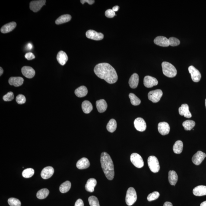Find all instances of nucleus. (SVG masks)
I'll return each instance as SVG.
<instances>
[{"label":"nucleus","mask_w":206,"mask_h":206,"mask_svg":"<svg viewBox=\"0 0 206 206\" xmlns=\"http://www.w3.org/2000/svg\"><path fill=\"white\" fill-rule=\"evenodd\" d=\"M97 183V181L94 178H90L89 179L85 187L86 190L89 192H93Z\"/></svg>","instance_id":"24"},{"label":"nucleus","mask_w":206,"mask_h":206,"mask_svg":"<svg viewBox=\"0 0 206 206\" xmlns=\"http://www.w3.org/2000/svg\"><path fill=\"white\" fill-rule=\"evenodd\" d=\"M86 36L87 38L96 41L102 40L104 38V36L102 33H98L95 31L89 30L86 32Z\"/></svg>","instance_id":"10"},{"label":"nucleus","mask_w":206,"mask_h":206,"mask_svg":"<svg viewBox=\"0 0 206 206\" xmlns=\"http://www.w3.org/2000/svg\"><path fill=\"white\" fill-rule=\"evenodd\" d=\"M206 157L205 153L198 151L193 156L192 160L193 163L196 165H199Z\"/></svg>","instance_id":"13"},{"label":"nucleus","mask_w":206,"mask_h":206,"mask_svg":"<svg viewBox=\"0 0 206 206\" xmlns=\"http://www.w3.org/2000/svg\"><path fill=\"white\" fill-rule=\"evenodd\" d=\"M117 123L116 120L114 119L110 120L106 126V129L110 132H113L116 130Z\"/></svg>","instance_id":"33"},{"label":"nucleus","mask_w":206,"mask_h":206,"mask_svg":"<svg viewBox=\"0 0 206 206\" xmlns=\"http://www.w3.org/2000/svg\"><path fill=\"white\" fill-rule=\"evenodd\" d=\"M160 196V194L157 191H155L150 193L147 197V199L149 201H151L157 199Z\"/></svg>","instance_id":"40"},{"label":"nucleus","mask_w":206,"mask_h":206,"mask_svg":"<svg viewBox=\"0 0 206 206\" xmlns=\"http://www.w3.org/2000/svg\"><path fill=\"white\" fill-rule=\"evenodd\" d=\"M46 2V1L45 0L32 1L30 3V9L33 12H38L43 6L45 5Z\"/></svg>","instance_id":"9"},{"label":"nucleus","mask_w":206,"mask_h":206,"mask_svg":"<svg viewBox=\"0 0 206 206\" xmlns=\"http://www.w3.org/2000/svg\"><path fill=\"white\" fill-rule=\"evenodd\" d=\"M163 206H173V205L172 203L169 201H166L164 203Z\"/></svg>","instance_id":"48"},{"label":"nucleus","mask_w":206,"mask_h":206,"mask_svg":"<svg viewBox=\"0 0 206 206\" xmlns=\"http://www.w3.org/2000/svg\"><path fill=\"white\" fill-rule=\"evenodd\" d=\"M71 16L69 14L64 15L60 16L55 21V23L57 25L63 24L68 22L71 20Z\"/></svg>","instance_id":"30"},{"label":"nucleus","mask_w":206,"mask_h":206,"mask_svg":"<svg viewBox=\"0 0 206 206\" xmlns=\"http://www.w3.org/2000/svg\"><path fill=\"white\" fill-rule=\"evenodd\" d=\"M168 180L171 185H175L178 180L177 174L175 171H169L168 173Z\"/></svg>","instance_id":"28"},{"label":"nucleus","mask_w":206,"mask_h":206,"mask_svg":"<svg viewBox=\"0 0 206 206\" xmlns=\"http://www.w3.org/2000/svg\"><path fill=\"white\" fill-rule=\"evenodd\" d=\"M88 201L90 206H100L98 198L94 196L89 197Z\"/></svg>","instance_id":"38"},{"label":"nucleus","mask_w":206,"mask_h":206,"mask_svg":"<svg viewBox=\"0 0 206 206\" xmlns=\"http://www.w3.org/2000/svg\"><path fill=\"white\" fill-rule=\"evenodd\" d=\"M16 102L19 104H24L26 101L25 97L22 94L18 95L16 99Z\"/></svg>","instance_id":"43"},{"label":"nucleus","mask_w":206,"mask_h":206,"mask_svg":"<svg viewBox=\"0 0 206 206\" xmlns=\"http://www.w3.org/2000/svg\"><path fill=\"white\" fill-rule=\"evenodd\" d=\"M159 132L162 135L165 136L168 134L170 131V126L166 122H160L158 124Z\"/></svg>","instance_id":"14"},{"label":"nucleus","mask_w":206,"mask_h":206,"mask_svg":"<svg viewBox=\"0 0 206 206\" xmlns=\"http://www.w3.org/2000/svg\"><path fill=\"white\" fill-rule=\"evenodd\" d=\"M80 2L83 4H84L85 3L87 2L90 5H92L94 3L95 1H93V0H81V1H80Z\"/></svg>","instance_id":"47"},{"label":"nucleus","mask_w":206,"mask_h":206,"mask_svg":"<svg viewBox=\"0 0 206 206\" xmlns=\"http://www.w3.org/2000/svg\"><path fill=\"white\" fill-rule=\"evenodd\" d=\"M71 183L69 181H67L60 185L59 188L60 192L62 193H65L68 192L70 189Z\"/></svg>","instance_id":"32"},{"label":"nucleus","mask_w":206,"mask_h":206,"mask_svg":"<svg viewBox=\"0 0 206 206\" xmlns=\"http://www.w3.org/2000/svg\"><path fill=\"white\" fill-rule=\"evenodd\" d=\"M105 15L107 18H112L115 17L116 15L114 11H113V10L109 9L106 11L105 12Z\"/></svg>","instance_id":"44"},{"label":"nucleus","mask_w":206,"mask_h":206,"mask_svg":"<svg viewBox=\"0 0 206 206\" xmlns=\"http://www.w3.org/2000/svg\"><path fill=\"white\" fill-rule=\"evenodd\" d=\"M119 7L118 6L116 5L113 7V8H112V10H113V11H114L115 12V11H118L119 9Z\"/></svg>","instance_id":"49"},{"label":"nucleus","mask_w":206,"mask_h":206,"mask_svg":"<svg viewBox=\"0 0 206 206\" xmlns=\"http://www.w3.org/2000/svg\"><path fill=\"white\" fill-rule=\"evenodd\" d=\"M0 76H1L2 75L3 73V70L2 68V67H0Z\"/></svg>","instance_id":"51"},{"label":"nucleus","mask_w":206,"mask_h":206,"mask_svg":"<svg viewBox=\"0 0 206 206\" xmlns=\"http://www.w3.org/2000/svg\"><path fill=\"white\" fill-rule=\"evenodd\" d=\"M154 42L158 46L164 47L169 46L168 39L165 36H158L154 39Z\"/></svg>","instance_id":"17"},{"label":"nucleus","mask_w":206,"mask_h":206,"mask_svg":"<svg viewBox=\"0 0 206 206\" xmlns=\"http://www.w3.org/2000/svg\"><path fill=\"white\" fill-rule=\"evenodd\" d=\"M49 194V191L47 188H42L38 191L36 194V196L39 199H43L46 198Z\"/></svg>","instance_id":"34"},{"label":"nucleus","mask_w":206,"mask_h":206,"mask_svg":"<svg viewBox=\"0 0 206 206\" xmlns=\"http://www.w3.org/2000/svg\"><path fill=\"white\" fill-rule=\"evenodd\" d=\"M169 44L172 46H178L180 44V41L176 38L171 37L168 39Z\"/></svg>","instance_id":"41"},{"label":"nucleus","mask_w":206,"mask_h":206,"mask_svg":"<svg viewBox=\"0 0 206 206\" xmlns=\"http://www.w3.org/2000/svg\"><path fill=\"white\" fill-rule=\"evenodd\" d=\"M74 206H84V203H83L82 200L78 199L76 201Z\"/></svg>","instance_id":"46"},{"label":"nucleus","mask_w":206,"mask_h":206,"mask_svg":"<svg viewBox=\"0 0 206 206\" xmlns=\"http://www.w3.org/2000/svg\"><path fill=\"white\" fill-rule=\"evenodd\" d=\"M25 57L28 60H31L35 58V56L31 52H28L25 55Z\"/></svg>","instance_id":"45"},{"label":"nucleus","mask_w":206,"mask_h":206,"mask_svg":"<svg viewBox=\"0 0 206 206\" xmlns=\"http://www.w3.org/2000/svg\"><path fill=\"white\" fill-rule=\"evenodd\" d=\"M82 109L85 113L88 114L93 110V105L89 101L85 100L82 104Z\"/></svg>","instance_id":"29"},{"label":"nucleus","mask_w":206,"mask_h":206,"mask_svg":"<svg viewBox=\"0 0 206 206\" xmlns=\"http://www.w3.org/2000/svg\"><path fill=\"white\" fill-rule=\"evenodd\" d=\"M74 93L77 97H83L87 95L88 93V90L87 87L83 86L76 89Z\"/></svg>","instance_id":"27"},{"label":"nucleus","mask_w":206,"mask_h":206,"mask_svg":"<svg viewBox=\"0 0 206 206\" xmlns=\"http://www.w3.org/2000/svg\"><path fill=\"white\" fill-rule=\"evenodd\" d=\"M162 70L163 74L169 78H173L176 77L177 71L174 66L170 63L164 62L162 63Z\"/></svg>","instance_id":"3"},{"label":"nucleus","mask_w":206,"mask_h":206,"mask_svg":"<svg viewBox=\"0 0 206 206\" xmlns=\"http://www.w3.org/2000/svg\"><path fill=\"white\" fill-rule=\"evenodd\" d=\"M54 172V170L53 167L47 166L42 169L41 172V176L43 179H48L53 175Z\"/></svg>","instance_id":"16"},{"label":"nucleus","mask_w":206,"mask_h":206,"mask_svg":"<svg viewBox=\"0 0 206 206\" xmlns=\"http://www.w3.org/2000/svg\"><path fill=\"white\" fill-rule=\"evenodd\" d=\"M134 126L137 130L143 132L146 130L147 128L146 123L143 118H137L134 121Z\"/></svg>","instance_id":"11"},{"label":"nucleus","mask_w":206,"mask_h":206,"mask_svg":"<svg viewBox=\"0 0 206 206\" xmlns=\"http://www.w3.org/2000/svg\"><path fill=\"white\" fill-rule=\"evenodd\" d=\"M96 107L99 113H103L106 110L107 108V104L104 99H100L96 102Z\"/></svg>","instance_id":"25"},{"label":"nucleus","mask_w":206,"mask_h":206,"mask_svg":"<svg viewBox=\"0 0 206 206\" xmlns=\"http://www.w3.org/2000/svg\"><path fill=\"white\" fill-rule=\"evenodd\" d=\"M194 195L197 196H202L206 195V186L198 185L194 188L193 190Z\"/></svg>","instance_id":"22"},{"label":"nucleus","mask_w":206,"mask_h":206,"mask_svg":"<svg viewBox=\"0 0 206 206\" xmlns=\"http://www.w3.org/2000/svg\"><path fill=\"white\" fill-rule=\"evenodd\" d=\"M17 26L15 22H11L5 25L1 28V31L3 33H7L12 31Z\"/></svg>","instance_id":"26"},{"label":"nucleus","mask_w":206,"mask_h":206,"mask_svg":"<svg viewBox=\"0 0 206 206\" xmlns=\"http://www.w3.org/2000/svg\"><path fill=\"white\" fill-rule=\"evenodd\" d=\"M24 79L20 77H12L9 78L8 83L11 86L15 87H20L23 84Z\"/></svg>","instance_id":"21"},{"label":"nucleus","mask_w":206,"mask_h":206,"mask_svg":"<svg viewBox=\"0 0 206 206\" xmlns=\"http://www.w3.org/2000/svg\"><path fill=\"white\" fill-rule=\"evenodd\" d=\"M94 72L99 78L105 80L109 84H113L117 81L118 77L116 71L109 64H98L95 67Z\"/></svg>","instance_id":"1"},{"label":"nucleus","mask_w":206,"mask_h":206,"mask_svg":"<svg viewBox=\"0 0 206 206\" xmlns=\"http://www.w3.org/2000/svg\"><path fill=\"white\" fill-rule=\"evenodd\" d=\"M183 144L181 141H178L176 142L173 147L174 152L176 154H180L181 153L183 150Z\"/></svg>","instance_id":"31"},{"label":"nucleus","mask_w":206,"mask_h":206,"mask_svg":"<svg viewBox=\"0 0 206 206\" xmlns=\"http://www.w3.org/2000/svg\"><path fill=\"white\" fill-rule=\"evenodd\" d=\"M205 106H206V99L205 100Z\"/></svg>","instance_id":"53"},{"label":"nucleus","mask_w":206,"mask_h":206,"mask_svg":"<svg viewBox=\"0 0 206 206\" xmlns=\"http://www.w3.org/2000/svg\"><path fill=\"white\" fill-rule=\"evenodd\" d=\"M57 59L61 65H65L68 60V57L66 53L63 51H60L58 52L57 56Z\"/></svg>","instance_id":"20"},{"label":"nucleus","mask_w":206,"mask_h":206,"mask_svg":"<svg viewBox=\"0 0 206 206\" xmlns=\"http://www.w3.org/2000/svg\"><path fill=\"white\" fill-rule=\"evenodd\" d=\"M27 47L28 50H31L33 48V46L31 43H29L28 44Z\"/></svg>","instance_id":"50"},{"label":"nucleus","mask_w":206,"mask_h":206,"mask_svg":"<svg viewBox=\"0 0 206 206\" xmlns=\"http://www.w3.org/2000/svg\"><path fill=\"white\" fill-rule=\"evenodd\" d=\"M131 162L137 168H141L144 166V161L142 157L140 155L137 153H133L130 157Z\"/></svg>","instance_id":"6"},{"label":"nucleus","mask_w":206,"mask_h":206,"mask_svg":"<svg viewBox=\"0 0 206 206\" xmlns=\"http://www.w3.org/2000/svg\"><path fill=\"white\" fill-rule=\"evenodd\" d=\"M163 96V92L160 90H152L149 93L148 96L149 100L153 103H157L160 100Z\"/></svg>","instance_id":"7"},{"label":"nucleus","mask_w":206,"mask_h":206,"mask_svg":"<svg viewBox=\"0 0 206 206\" xmlns=\"http://www.w3.org/2000/svg\"><path fill=\"white\" fill-rule=\"evenodd\" d=\"M90 163L88 159L83 158L79 160L77 163V167L78 169H83L87 168L90 167Z\"/></svg>","instance_id":"19"},{"label":"nucleus","mask_w":206,"mask_h":206,"mask_svg":"<svg viewBox=\"0 0 206 206\" xmlns=\"http://www.w3.org/2000/svg\"><path fill=\"white\" fill-rule=\"evenodd\" d=\"M34 171L31 168H29L25 169L22 172V176L25 178H30L34 174Z\"/></svg>","instance_id":"37"},{"label":"nucleus","mask_w":206,"mask_h":206,"mask_svg":"<svg viewBox=\"0 0 206 206\" xmlns=\"http://www.w3.org/2000/svg\"><path fill=\"white\" fill-rule=\"evenodd\" d=\"M14 97V93L12 92H9L3 96V99L5 101H10L13 100Z\"/></svg>","instance_id":"42"},{"label":"nucleus","mask_w":206,"mask_h":206,"mask_svg":"<svg viewBox=\"0 0 206 206\" xmlns=\"http://www.w3.org/2000/svg\"><path fill=\"white\" fill-rule=\"evenodd\" d=\"M137 199V194L135 189L132 187L129 188L127 191L125 199L127 205H132L136 201Z\"/></svg>","instance_id":"4"},{"label":"nucleus","mask_w":206,"mask_h":206,"mask_svg":"<svg viewBox=\"0 0 206 206\" xmlns=\"http://www.w3.org/2000/svg\"><path fill=\"white\" fill-rule=\"evenodd\" d=\"M148 165L152 172L157 173L160 170V166L157 158L154 156H150L148 159Z\"/></svg>","instance_id":"5"},{"label":"nucleus","mask_w":206,"mask_h":206,"mask_svg":"<svg viewBox=\"0 0 206 206\" xmlns=\"http://www.w3.org/2000/svg\"><path fill=\"white\" fill-rule=\"evenodd\" d=\"M22 74L28 78H32L35 74V71L32 67L24 66L21 68Z\"/></svg>","instance_id":"15"},{"label":"nucleus","mask_w":206,"mask_h":206,"mask_svg":"<svg viewBox=\"0 0 206 206\" xmlns=\"http://www.w3.org/2000/svg\"><path fill=\"white\" fill-rule=\"evenodd\" d=\"M139 82V77L138 74L134 73L129 78V84L130 87L132 89H135L137 87Z\"/></svg>","instance_id":"23"},{"label":"nucleus","mask_w":206,"mask_h":206,"mask_svg":"<svg viewBox=\"0 0 206 206\" xmlns=\"http://www.w3.org/2000/svg\"><path fill=\"white\" fill-rule=\"evenodd\" d=\"M188 70L191 74L192 81L194 82H198L201 80V77L200 71L192 65L188 67Z\"/></svg>","instance_id":"8"},{"label":"nucleus","mask_w":206,"mask_h":206,"mask_svg":"<svg viewBox=\"0 0 206 206\" xmlns=\"http://www.w3.org/2000/svg\"><path fill=\"white\" fill-rule=\"evenodd\" d=\"M144 84L146 87L151 88L154 86H157L158 84V81L157 79L154 77L146 76L144 78Z\"/></svg>","instance_id":"12"},{"label":"nucleus","mask_w":206,"mask_h":206,"mask_svg":"<svg viewBox=\"0 0 206 206\" xmlns=\"http://www.w3.org/2000/svg\"><path fill=\"white\" fill-rule=\"evenodd\" d=\"M8 204L10 206H21V203L17 198H10L8 200Z\"/></svg>","instance_id":"39"},{"label":"nucleus","mask_w":206,"mask_h":206,"mask_svg":"<svg viewBox=\"0 0 206 206\" xmlns=\"http://www.w3.org/2000/svg\"><path fill=\"white\" fill-rule=\"evenodd\" d=\"M195 123L191 120H188L185 121L182 123L184 129L186 131H190L195 126Z\"/></svg>","instance_id":"35"},{"label":"nucleus","mask_w":206,"mask_h":206,"mask_svg":"<svg viewBox=\"0 0 206 206\" xmlns=\"http://www.w3.org/2000/svg\"><path fill=\"white\" fill-rule=\"evenodd\" d=\"M100 163L103 172L106 178L109 180H113L114 177V167L110 156L106 152L102 153Z\"/></svg>","instance_id":"2"},{"label":"nucleus","mask_w":206,"mask_h":206,"mask_svg":"<svg viewBox=\"0 0 206 206\" xmlns=\"http://www.w3.org/2000/svg\"><path fill=\"white\" fill-rule=\"evenodd\" d=\"M129 97L130 99L131 104L134 106H138L141 103V101L137 96L133 93H129Z\"/></svg>","instance_id":"36"},{"label":"nucleus","mask_w":206,"mask_h":206,"mask_svg":"<svg viewBox=\"0 0 206 206\" xmlns=\"http://www.w3.org/2000/svg\"><path fill=\"white\" fill-rule=\"evenodd\" d=\"M179 113L181 116H184L186 118H191L192 114L189 110V107L187 104H183L179 109Z\"/></svg>","instance_id":"18"},{"label":"nucleus","mask_w":206,"mask_h":206,"mask_svg":"<svg viewBox=\"0 0 206 206\" xmlns=\"http://www.w3.org/2000/svg\"><path fill=\"white\" fill-rule=\"evenodd\" d=\"M201 206H206V201L201 203Z\"/></svg>","instance_id":"52"}]
</instances>
